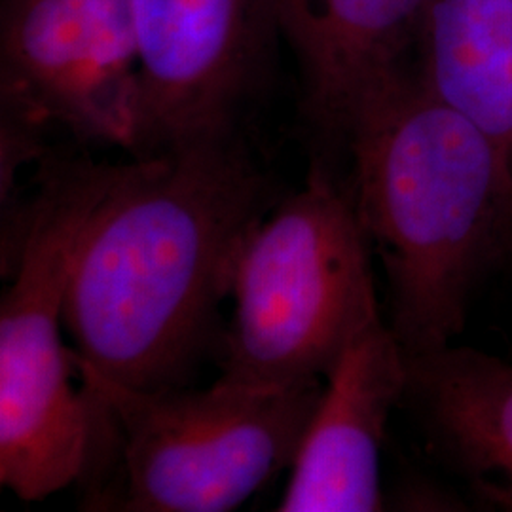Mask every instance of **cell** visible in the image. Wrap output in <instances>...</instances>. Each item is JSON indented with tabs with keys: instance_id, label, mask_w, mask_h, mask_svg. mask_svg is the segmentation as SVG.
I'll list each match as a JSON object with an SVG mask.
<instances>
[{
	"instance_id": "obj_1",
	"label": "cell",
	"mask_w": 512,
	"mask_h": 512,
	"mask_svg": "<svg viewBox=\"0 0 512 512\" xmlns=\"http://www.w3.org/2000/svg\"><path fill=\"white\" fill-rule=\"evenodd\" d=\"M266 202L234 135L116 164L74 258V361L114 384L184 385Z\"/></svg>"
},
{
	"instance_id": "obj_2",
	"label": "cell",
	"mask_w": 512,
	"mask_h": 512,
	"mask_svg": "<svg viewBox=\"0 0 512 512\" xmlns=\"http://www.w3.org/2000/svg\"><path fill=\"white\" fill-rule=\"evenodd\" d=\"M346 156L351 200L384 268L389 327L408 355L454 344L482 279L512 262L511 165L414 63L363 103Z\"/></svg>"
},
{
	"instance_id": "obj_3",
	"label": "cell",
	"mask_w": 512,
	"mask_h": 512,
	"mask_svg": "<svg viewBox=\"0 0 512 512\" xmlns=\"http://www.w3.org/2000/svg\"><path fill=\"white\" fill-rule=\"evenodd\" d=\"M76 363V361H74ZM92 458L78 484L92 511L228 512L289 471L323 382L137 389L86 366Z\"/></svg>"
},
{
	"instance_id": "obj_4",
	"label": "cell",
	"mask_w": 512,
	"mask_h": 512,
	"mask_svg": "<svg viewBox=\"0 0 512 512\" xmlns=\"http://www.w3.org/2000/svg\"><path fill=\"white\" fill-rule=\"evenodd\" d=\"M114 167L44 154L33 198L2 230L0 484L21 501L78 486L92 458V403L63 329L76 251Z\"/></svg>"
},
{
	"instance_id": "obj_5",
	"label": "cell",
	"mask_w": 512,
	"mask_h": 512,
	"mask_svg": "<svg viewBox=\"0 0 512 512\" xmlns=\"http://www.w3.org/2000/svg\"><path fill=\"white\" fill-rule=\"evenodd\" d=\"M370 255L348 181L317 162L304 188L241 245L222 376L256 385L325 380L349 342L382 317Z\"/></svg>"
},
{
	"instance_id": "obj_6",
	"label": "cell",
	"mask_w": 512,
	"mask_h": 512,
	"mask_svg": "<svg viewBox=\"0 0 512 512\" xmlns=\"http://www.w3.org/2000/svg\"><path fill=\"white\" fill-rule=\"evenodd\" d=\"M0 101L44 128L133 152V0H2Z\"/></svg>"
},
{
	"instance_id": "obj_7",
	"label": "cell",
	"mask_w": 512,
	"mask_h": 512,
	"mask_svg": "<svg viewBox=\"0 0 512 512\" xmlns=\"http://www.w3.org/2000/svg\"><path fill=\"white\" fill-rule=\"evenodd\" d=\"M268 21L270 0H133V154L232 137L255 86Z\"/></svg>"
},
{
	"instance_id": "obj_8",
	"label": "cell",
	"mask_w": 512,
	"mask_h": 512,
	"mask_svg": "<svg viewBox=\"0 0 512 512\" xmlns=\"http://www.w3.org/2000/svg\"><path fill=\"white\" fill-rule=\"evenodd\" d=\"M404 387L406 351L378 317L327 374L275 511H384L382 448Z\"/></svg>"
},
{
	"instance_id": "obj_9",
	"label": "cell",
	"mask_w": 512,
	"mask_h": 512,
	"mask_svg": "<svg viewBox=\"0 0 512 512\" xmlns=\"http://www.w3.org/2000/svg\"><path fill=\"white\" fill-rule=\"evenodd\" d=\"M427 0H270L274 23L302 71V112L336 152L353 120L387 78L414 63Z\"/></svg>"
},
{
	"instance_id": "obj_10",
	"label": "cell",
	"mask_w": 512,
	"mask_h": 512,
	"mask_svg": "<svg viewBox=\"0 0 512 512\" xmlns=\"http://www.w3.org/2000/svg\"><path fill=\"white\" fill-rule=\"evenodd\" d=\"M401 406L433 456L486 503L512 511V363L456 344L406 353Z\"/></svg>"
},
{
	"instance_id": "obj_11",
	"label": "cell",
	"mask_w": 512,
	"mask_h": 512,
	"mask_svg": "<svg viewBox=\"0 0 512 512\" xmlns=\"http://www.w3.org/2000/svg\"><path fill=\"white\" fill-rule=\"evenodd\" d=\"M414 67L423 86L482 129L512 169V0H427Z\"/></svg>"
}]
</instances>
